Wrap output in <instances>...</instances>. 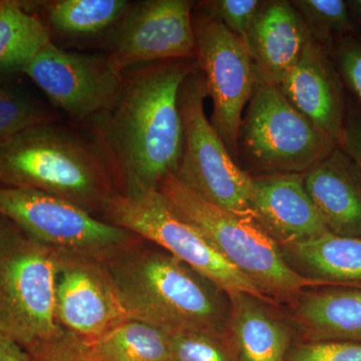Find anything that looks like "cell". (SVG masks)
I'll use <instances>...</instances> for the list:
<instances>
[{
  "instance_id": "5b68a950",
  "label": "cell",
  "mask_w": 361,
  "mask_h": 361,
  "mask_svg": "<svg viewBox=\"0 0 361 361\" xmlns=\"http://www.w3.org/2000/svg\"><path fill=\"white\" fill-rule=\"evenodd\" d=\"M159 190L178 215L268 298L289 297L305 287H318L287 264L277 242L255 220L204 200L175 174L169 175Z\"/></svg>"
},
{
  "instance_id": "4fadbf2b",
  "label": "cell",
  "mask_w": 361,
  "mask_h": 361,
  "mask_svg": "<svg viewBox=\"0 0 361 361\" xmlns=\"http://www.w3.org/2000/svg\"><path fill=\"white\" fill-rule=\"evenodd\" d=\"M59 255L56 315L66 334L90 344L129 320L104 263Z\"/></svg>"
},
{
  "instance_id": "cb8c5ba5",
  "label": "cell",
  "mask_w": 361,
  "mask_h": 361,
  "mask_svg": "<svg viewBox=\"0 0 361 361\" xmlns=\"http://www.w3.org/2000/svg\"><path fill=\"white\" fill-rule=\"evenodd\" d=\"M310 32V39L327 52L350 33L361 30L344 0H292Z\"/></svg>"
},
{
  "instance_id": "3957f363",
  "label": "cell",
  "mask_w": 361,
  "mask_h": 361,
  "mask_svg": "<svg viewBox=\"0 0 361 361\" xmlns=\"http://www.w3.org/2000/svg\"><path fill=\"white\" fill-rule=\"evenodd\" d=\"M0 186L65 199L96 216L118 192L108 161L87 133L52 121L0 142Z\"/></svg>"
},
{
  "instance_id": "4dcf8cb0",
  "label": "cell",
  "mask_w": 361,
  "mask_h": 361,
  "mask_svg": "<svg viewBox=\"0 0 361 361\" xmlns=\"http://www.w3.org/2000/svg\"><path fill=\"white\" fill-rule=\"evenodd\" d=\"M338 146L355 161L361 172V108L348 94L343 134Z\"/></svg>"
},
{
  "instance_id": "1f68e13d",
  "label": "cell",
  "mask_w": 361,
  "mask_h": 361,
  "mask_svg": "<svg viewBox=\"0 0 361 361\" xmlns=\"http://www.w3.org/2000/svg\"><path fill=\"white\" fill-rule=\"evenodd\" d=\"M0 361H30V355L20 344L0 334Z\"/></svg>"
},
{
  "instance_id": "f546056e",
  "label": "cell",
  "mask_w": 361,
  "mask_h": 361,
  "mask_svg": "<svg viewBox=\"0 0 361 361\" xmlns=\"http://www.w3.org/2000/svg\"><path fill=\"white\" fill-rule=\"evenodd\" d=\"M30 361H89L84 345L66 334L56 341L44 342L27 349Z\"/></svg>"
},
{
  "instance_id": "2e32d148",
  "label": "cell",
  "mask_w": 361,
  "mask_h": 361,
  "mask_svg": "<svg viewBox=\"0 0 361 361\" xmlns=\"http://www.w3.org/2000/svg\"><path fill=\"white\" fill-rule=\"evenodd\" d=\"M310 39L302 18L291 1H262L246 44L258 80L279 87Z\"/></svg>"
},
{
  "instance_id": "5bb4252c",
  "label": "cell",
  "mask_w": 361,
  "mask_h": 361,
  "mask_svg": "<svg viewBox=\"0 0 361 361\" xmlns=\"http://www.w3.org/2000/svg\"><path fill=\"white\" fill-rule=\"evenodd\" d=\"M250 208L256 222L280 247L329 232L306 191L304 174L251 176Z\"/></svg>"
},
{
  "instance_id": "7a4b0ae2",
  "label": "cell",
  "mask_w": 361,
  "mask_h": 361,
  "mask_svg": "<svg viewBox=\"0 0 361 361\" xmlns=\"http://www.w3.org/2000/svg\"><path fill=\"white\" fill-rule=\"evenodd\" d=\"M144 242L104 264L129 319L168 336L225 337L231 322L229 294L172 254Z\"/></svg>"
},
{
  "instance_id": "9c48e42d",
  "label": "cell",
  "mask_w": 361,
  "mask_h": 361,
  "mask_svg": "<svg viewBox=\"0 0 361 361\" xmlns=\"http://www.w3.org/2000/svg\"><path fill=\"white\" fill-rule=\"evenodd\" d=\"M104 221L134 233L212 280L229 295L247 293L268 302L250 280L230 264L193 225L183 219L159 189L118 192L103 211Z\"/></svg>"
},
{
  "instance_id": "8fae6325",
  "label": "cell",
  "mask_w": 361,
  "mask_h": 361,
  "mask_svg": "<svg viewBox=\"0 0 361 361\" xmlns=\"http://www.w3.org/2000/svg\"><path fill=\"white\" fill-rule=\"evenodd\" d=\"M27 75L56 110L85 125L108 110L123 84V73L106 54H85L49 42L25 66Z\"/></svg>"
},
{
  "instance_id": "83f0119b",
  "label": "cell",
  "mask_w": 361,
  "mask_h": 361,
  "mask_svg": "<svg viewBox=\"0 0 361 361\" xmlns=\"http://www.w3.org/2000/svg\"><path fill=\"white\" fill-rule=\"evenodd\" d=\"M329 54L346 92L361 108V30L339 39Z\"/></svg>"
},
{
  "instance_id": "52a82bcc",
  "label": "cell",
  "mask_w": 361,
  "mask_h": 361,
  "mask_svg": "<svg viewBox=\"0 0 361 361\" xmlns=\"http://www.w3.org/2000/svg\"><path fill=\"white\" fill-rule=\"evenodd\" d=\"M207 97L205 77L197 63L180 87L183 146L175 176L204 200L255 220L250 208L251 176L232 158L207 118Z\"/></svg>"
},
{
  "instance_id": "d6986e66",
  "label": "cell",
  "mask_w": 361,
  "mask_h": 361,
  "mask_svg": "<svg viewBox=\"0 0 361 361\" xmlns=\"http://www.w3.org/2000/svg\"><path fill=\"white\" fill-rule=\"evenodd\" d=\"M231 299L232 330L238 361H285L290 332L283 322L265 307L264 301L247 293Z\"/></svg>"
},
{
  "instance_id": "603a6c76",
  "label": "cell",
  "mask_w": 361,
  "mask_h": 361,
  "mask_svg": "<svg viewBox=\"0 0 361 361\" xmlns=\"http://www.w3.org/2000/svg\"><path fill=\"white\" fill-rule=\"evenodd\" d=\"M82 345L89 361H168V334L137 320H127L99 341Z\"/></svg>"
},
{
  "instance_id": "ac0fdd59",
  "label": "cell",
  "mask_w": 361,
  "mask_h": 361,
  "mask_svg": "<svg viewBox=\"0 0 361 361\" xmlns=\"http://www.w3.org/2000/svg\"><path fill=\"white\" fill-rule=\"evenodd\" d=\"M280 249L287 264L318 287L361 288V237L329 232Z\"/></svg>"
},
{
  "instance_id": "7402d4cb",
  "label": "cell",
  "mask_w": 361,
  "mask_h": 361,
  "mask_svg": "<svg viewBox=\"0 0 361 361\" xmlns=\"http://www.w3.org/2000/svg\"><path fill=\"white\" fill-rule=\"evenodd\" d=\"M51 40L44 23L26 11L21 1L0 0V75L23 73Z\"/></svg>"
},
{
  "instance_id": "4316f807",
  "label": "cell",
  "mask_w": 361,
  "mask_h": 361,
  "mask_svg": "<svg viewBox=\"0 0 361 361\" xmlns=\"http://www.w3.org/2000/svg\"><path fill=\"white\" fill-rule=\"evenodd\" d=\"M261 4L260 0H205L196 2L195 7L219 21L246 44Z\"/></svg>"
},
{
  "instance_id": "277c9868",
  "label": "cell",
  "mask_w": 361,
  "mask_h": 361,
  "mask_svg": "<svg viewBox=\"0 0 361 361\" xmlns=\"http://www.w3.org/2000/svg\"><path fill=\"white\" fill-rule=\"evenodd\" d=\"M59 258L0 215V334L26 350L66 334L56 315Z\"/></svg>"
},
{
  "instance_id": "30bf717a",
  "label": "cell",
  "mask_w": 361,
  "mask_h": 361,
  "mask_svg": "<svg viewBox=\"0 0 361 361\" xmlns=\"http://www.w3.org/2000/svg\"><path fill=\"white\" fill-rule=\"evenodd\" d=\"M193 26L197 61L212 99L210 122L236 161L242 118L258 82L255 66L247 45L196 7Z\"/></svg>"
},
{
  "instance_id": "f1b7e54d",
  "label": "cell",
  "mask_w": 361,
  "mask_h": 361,
  "mask_svg": "<svg viewBox=\"0 0 361 361\" xmlns=\"http://www.w3.org/2000/svg\"><path fill=\"white\" fill-rule=\"evenodd\" d=\"M285 361H361V343L310 341L289 350Z\"/></svg>"
},
{
  "instance_id": "44dd1931",
  "label": "cell",
  "mask_w": 361,
  "mask_h": 361,
  "mask_svg": "<svg viewBox=\"0 0 361 361\" xmlns=\"http://www.w3.org/2000/svg\"><path fill=\"white\" fill-rule=\"evenodd\" d=\"M132 2L127 0H54L21 1L26 11L39 16L51 39H87L108 35Z\"/></svg>"
},
{
  "instance_id": "484cf974",
  "label": "cell",
  "mask_w": 361,
  "mask_h": 361,
  "mask_svg": "<svg viewBox=\"0 0 361 361\" xmlns=\"http://www.w3.org/2000/svg\"><path fill=\"white\" fill-rule=\"evenodd\" d=\"M168 361H235L225 337L185 332L169 336Z\"/></svg>"
},
{
  "instance_id": "9a60e30c",
  "label": "cell",
  "mask_w": 361,
  "mask_h": 361,
  "mask_svg": "<svg viewBox=\"0 0 361 361\" xmlns=\"http://www.w3.org/2000/svg\"><path fill=\"white\" fill-rule=\"evenodd\" d=\"M279 90L294 108L339 145L348 92L329 52L310 39Z\"/></svg>"
},
{
  "instance_id": "8992f818",
  "label": "cell",
  "mask_w": 361,
  "mask_h": 361,
  "mask_svg": "<svg viewBox=\"0 0 361 361\" xmlns=\"http://www.w3.org/2000/svg\"><path fill=\"white\" fill-rule=\"evenodd\" d=\"M336 146L279 87L258 80L238 135L236 161L247 174H304Z\"/></svg>"
},
{
  "instance_id": "7c38bea8",
  "label": "cell",
  "mask_w": 361,
  "mask_h": 361,
  "mask_svg": "<svg viewBox=\"0 0 361 361\" xmlns=\"http://www.w3.org/2000/svg\"><path fill=\"white\" fill-rule=\"evenodd\" d=\"M195 6L196 2L190 0H142L130 4L106 35L108 54L116 68L125 71L157 61L197 59Z\"/></svg>"
},
{
  "instance_id": "ba28073f",
  "label": "cell",
  "mask_w": 361,
  "mask_h": 361,
  "mask_svg": "<svg viewBox=\"0 0 361 361\" xmlns=\"http://www.w3.org/2000/svg\"><path fill=\"white\" fill-rule=\"evenodd\" d=\"M0 215L61 255L104 264L142 241L70 201L37 190L0 186Z\"/></svg>"
},
{
  "instance_id": "d6a6232c",
  "label": "cell",
  "mask_w": 361,
  "mask_h": 361,
  "mask_svg": "<svg viewBox=\"0 0 361 361\" xmlns=\"http://www.w3.org/2000/svg\"><path fill=\"white\" fill-rule=\"evenodd\" d=\"M348 4L356 23L361 28V0H348Z\"/></svg>"
},
{
  "instance_id": "d4e9b609",
  "label": "cell",
  "mask_w": 361,
  "mask_h": 361,
  "mask_svg": "<svg viewBox=\"0 0 361 361\" xmlns=\"http://www.w3.org/2000/svg\"><path fill=\"white\" fill-rule=\"evenodd\" d=\"M59 120L54 111L27 94L0 85V142L35 126Z\"/></svg>"
},
{
  "instance_id": "e0dca14e",
  "label": "cell",
  "mask_w": 361,
  "mask_h": 361,
  "mask_svg": "<svg viewBox=\"0 0 361 361\" xmlns=\"http://www.w3.org/2000/svg\"><path fill=\"white\" fill-rule=\"evenodd\" d=\"M304 183L330 233L361 237V172L341 146L304 173Z\"/></svg>"
},
{
  "instance_id": "6da1fadb",
  "label": "cell",
  "mask_w": 361,
  "mask_h": 361,
  "mask_svg": "<svg viewBox=\"0 0 361 361\" xmlns=\"http://www.w3.org/2000/svg\"><path fill=\"white\" fill-rule=\"evenodd\" d=\"M197 63L170 59L123 71L116 101L82 125L120 193L159 189L177 171L183 146L180 87Z\"/></svg>"
},
{
  "instance_id": "ffe728a7",
  "label": "cell",
  "mask_w": 361,
  "mask_h": 361,
  "mask_svg": "<svg viewBox=\"0 0 361 361\" xmlns=\"http://www.w3.org/2000/svg\"><path fill=\"white\" fill-rule=\"evenodd\" d=\"M296 319L310 341L361 343V288L311 292L301 299Z\"/></svg>"
}]
</instances>
